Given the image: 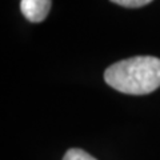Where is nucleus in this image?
I'll return each instance as SVG.
<instances>
[{
	"label": "nucleus",
	"mask_w": 160,
	"mask_h": 160,
	"mask_svg": "<svg viewBox=\"0 0 160 160\" xmlns=\"http://www.w3.org/2000/svg\"><path fill=\"white\" fill-rule=\"evenodd\" d=\"M108 86L128 95L151 93L160 87V59L135 56L112 64L104 72Z\"/></svg>",
	"instance_id": "nucleus-1"
},
{
	"label": "nucleus",
	"mask_w": 160,
	"mask_h": 160,
	"mask_svg": "<svg viewBox=\"0 0 160 160\" xmlns=\"http://www.w3.org/2000/svg\"><path fill=\"white\" fill-rule=\"evenodd\" d=\"M51 0H22L20 11L32 23H40L47 18L51 9Z\"/></svg>",
	"instance_id": "nucleus-2"
},
{
	"label": "nucleus",
	"mask_w": 160,
	"mask_h": 160,
	"mask_svg": "<svg viewBox=\"0 0 160 160\" xmlns=\"http://www.w3.org/2000/svg\"><path fill=\"white\" fill-rule=\"evenodd\" d=\"M63 160H96V159L80 148H71L66 152Z\"/></svg>",
	"instance_id": "nucleus-3"
},
{
	"label": "nucleus",
	"mask_w": 160,
	"mask_h": 160,
	"mask_svg": "<svg viewBox=\"0 0 160 160\" xmlns=\"http://www.w3.org/2000/svg\"><path fill=\"white\" fill-rule=\"evenodd\" d=\"M112 3L119 4L122 7H127V8H139L143 6H147L152 2V0H111Z\"/></svg>",
	"instance_id": "nucleus-4"
}]
</instances>
